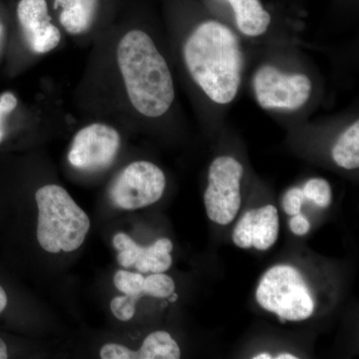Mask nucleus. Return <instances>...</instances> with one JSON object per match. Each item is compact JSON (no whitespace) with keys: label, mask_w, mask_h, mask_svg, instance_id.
<instances>
[{"label":"nucleus","mask_w":359,"mask_h":359,"mask_svg":"<svg viewBox=\"0 0 359 359\" xmlns=\"http://www.w3.org/2000/svg\"><path fill=\"white\" fill-rule=\"evenodd\" d=\"M184 60L194 81L215 103L226 105L237 96L244 55L240 39L218 21L201 23L186 40Z\"/></svg>","instance_id":"1"},{"label":"nucleus","mask_w":359,"mask_h":359,"mask_svg":"<svg viewBox=\"0 0 359 359\" xmlns=\"http://www.w3.org/2000/svg\"><path fill=\"white\" fill-rule=\"evenodd\" d=\"M117 61L127 95L135 109L146 117H161L175 99L173 77L152 39L131 30L118 44Z\"/></svg>","instance_id":"2"},{"label":"nucleus","mask_w":359,"mask_h":359,"mask_svg":"<svg viewBox=\"0 0 359 359\" xmlns=\"http://www.w3.org/2000/svg\"><path fill=\"white\" fill-rule=\"evenodd\" d=\"M39 207L37 241L51 254L79 249L90 230L86 212L62 187L46 185L35 194Z\"/></svg>","instance_id":"3"},{"label":"nucleus","mask_w":359,"mask_h":359,"mask_svg":"<svg viewBox=\"0 0 359 359\" xmlns=\"http://www.w3.org/2000/svg\"><path fill=\"white\" fill-rule=\"evenodd\" d=\"M257 301L282 320L302 321L311 318L314 302L302 273L294 266L278 264L266 271L257 289Z\"/></svg>","instance_id":"4"},{"label":"nucleus","mask_w":359,"mask_h":359,"mask_svg":"<svg viewBox=\"0 0 359 359\" xmlns=\"http://www.w3.org/2000/svg\"><path fill=\"white\" fill-rule=\"evenodd\" d=\"M243 175L244 168L235 158L221 156L212 161L204 202L208 217L214 223L226 226L237 216L242 205Z\"/></svg>","instance_id":"5"},{"label":"nucleus","mask_w":359,"mask_h":359,"mask_svg":"<svg viewBox=\"0 0 359 359\" xmlns=\"http://www.w3.org/2000/svg\"><path fill=\"white\" fill-rule=\"evenodd\" d=\"M166 188V178L159 167L147 161H137L124 168L111 186L110 199L127 211L157 203Z\"/></svg>","instance_id":"6"},{"label":"nucleus","mask_w":359,"mask_h":359,"mask_svg":"<svg viewBox=\"0 0 359 359\" xmlns=\"http://www.w3.org/2000/svg\"><path fill=\"white\" fill-rule=\"evenodd\" d=\"M257 103L266 110H297L311 93V82L304 74H287L271 65L257 69L254 80Z\"/></svg>","instance_id":"7"},{"label":"nucleus","mask_w":359,"mask_h":359,"mask_svg":"<svg viewBox=\"0 0 359 359\" xmlns=\"http://www.w3.org/2000/svg\"><path fill=\"white\" fill-rule=\"evenodd\" d=\"M120 144L121 137L117 130L109 125L94 123L75 135L68 152V161L81 171H101L114 162Z\"/></svg>","instance_id":"8"},{"label":"nucleus","mask_w":359,"mask_h":359,"mask_svg":"<svg viewBox=\"0 0 359 359\" xmlns=\"http://www.w3.org/2000/svg\"><path fill=\"white\" fill-rule=\"evenodd\" d=\"M113 245L118 250V263L123 268L134 266L140 273H165L171 268L173 243L169 238L156 241L149 247H141L124 233H116Z\"/></svg>","instance_id":"9"},{"label":"nucleus","mask_w":359,"mask_h":359,"mask_svg":"<svg viewBox=\"0 0 359 359\" xmlns=\"http://www.w3.org/2000/svg\"><path fill=\"white\" fill-rule=\"evenodd\" d=\"M16 14L30 50L43 54L58 46L60 30L51 22L46 0H20Z\"/></svg>","instance_id":"10"},{"label":"nucleus","mask_w":359,"mask_h":359,"mask_svg":"<svg viewBox=\"0 0 359 359\" xmlns=\"http://www.w3.org/2000/svg\"><path fill=\"white\" fill-rule=\"evenodd\" d=\"M278 230V210L271 205H264L245 212L233 230V241L242 249L254 247L264 252L276 244Z\"/></svg>","instance_id":"11"},{"label":"nucleus","mask_w":359,"mask_h":359,"mask_svg":"<svg viewBox=\"0 0 359 359\" xmlns=\"http://www.w3.org/2000/svg\"><path fill=\"white\" fill-rule=\"evenodd\" d=\"M102 359H178L181 351L172 335L164 330L152 332L144 339L138 351L117 344H107L101 348Z\"/></svg>","instance_id":"12"},{"label":"nucleus","mask_w":359,"mask_h":359,"mask_svg":"<svg viewBox=\"0 0 359 359\" xmlns=\"http://www.w3.org/2000/svg\"><path fill=\"white\" fill-rule=\"evenodd\" d=\"M59 22L71 35L88 32L96 20L99 0H52Z\"/></svg>","instance_id":"13"},{"label":"nucleus","mask_w":359,"mask_h":359,"mask_svg":"<svg viewBox=\"0 0 359 359\" xmlns=\"http://www.w3.org/2000/svg\"><path fill=\"white\" fill-rule=\"evenodd\" d=\"M233 7L238 30L250 37L263 35L271 25V15L259 0H226Z\"/></svg>","instance_id":"14"},{"label":"nucleus","mask_w":359,"mask_h":359,"mask_svg":"<svg viewBox=\"0 0 359 359\" xmlns=\"http://www.w3.org/2000/svg\"><path fill=\"white\" fill-rule=\"evenodd\" d=\"M332 158L337 166L346 170L359 167V122L356 120L337 139L332 148Z\"/></svg>","instance_id":"15"},{"label":"nucleus","mask_w":359,"mask_h":359,"mask_svg":"<svg viewBox=\"0 0 359 359\" xmlns=\"http://www.w3.org/2000/svg\"><path fill=\"white\" fill-rule=\"evenodd\" d=\"M113 282L116 289L124 294L134 295L139 299L144 297L145 278L141 273L120 269L115 273Z\"/></svg>","instance_id":"16"},{"label":"nucleus","mask_w":359,"mask_h":359,"mask_svg":"<svg viewBox=\"0 0 359 359\" xmlns=\"http://www.w3.org/2000/svg\"><path fill=\"white\" fill-rule=\"evenodd\" d=\"M304 198L320 208H327L332 200V188L325 179L309 180L302 189Z\"/></svg>","instance_id":"17"},{"label":"nucleus","mask_w":359,"mask_h":359,"mask_svg":"<svg viewBox=\"0 0 359 359\" xmlns=\"http://www.w3.org/2000/svg\"><path fill=\"white\" fill-rule=\"evenodd\" d=\"M175 292V283L173 278L164 273H152L145 278L144 282V295L157 297V299H167L171 297Z\"/></svg>","instance_id":"18"},{"label":"nucleus","mask_w":359,"mask_h":359,"mask_svg":"<svg viewBox=\"0 0 359 359\" xmlns=\"http://www.w3.org/2000/svg\"><path fill=\"white\" fill-rule=\"evenodd\" d=\"M139 299H140L139 297L129 294L115 297L110 304L113 316L117 320L121 321L131 320L133 318L135 311H136V304Z\"/></svg>","instance_id":"19"},{"label":"nucleus","mask_w":359,"mask_h":359,"mask_svg":"<svg viewBox=\"0 0 359 359\" xmlns=\"http://www.w3.org/2000/svg\"><path fill=\"white\" fill-rule=\"evenodd\" d=\"M306 199L302 193V189L292 188L285 193L283 200V211L290 216L299 214L302 210V205L304 200Z\"/></svg>","instance_id":"20"},{"label":"nucleus","mask_w":359,"mask_h":359,"mask_svg":"<svg viewBox=\"0 0 359 359\" xmlns=\"http://www.w3.org/2000/svg\"><path fill=\"white\" fill-rule=\"evenodd\" d=\"M18 106V99L11 92H4L0 96V144L4 138V121Z\"/></svg>","instance_id":"21"},{"label":"nucleus","mask_w":359,"mask_h":359,"mask_svg":"<svg viewBox=\"0 0 359 359\" xmlns=\"http://www.w3.org/2000/svg\"><path fill=\"white\" fill-rule=\"evenodd\" d=\"M292 217V218L290 221V231L297 236L306 235L309 231V229H311V224H309L308 219L302 216L301 212Z\"/></svg>","instance_id":"22"},{"label":"nucleus","mask_w":359,"mask_h":359,"mask_svg":"<svg viewBox=\"0 0 359 359\" xmlns=\"http://www.w3.org/2000/svg\"><path fill=\"white\" fill-rule=\"evenodd\" d=\"M7 302H8V299H7L6 290L0 285V313L6 309Z\"/></svg>","instance_id":"23"},{"label":"nucleus","mask_w":359,"mask_h":359,"mask_svg":"<svg viewBox=\"0 0 359 359\" xmlns=\"http://www.w3.org/2000/svg\"><path fill=\"white\" fill-rule=\"evenodd\" d=\"M8 358V351L6 342L0 339V359H6Z\"/></svg>","instance_id":"24"},{"label":"nucleus","mask_w":359,"mask_h":359,"mask_svg":"<svg viewBox=\"0 0 359 359\" xmlns=\"http://www.w3.org/2000/svg\"><path fill=\"white\" fill-rule=\"evenodd\" d=\"M297 356L292 355V354L290 353H283L280 354V355L276 356V359H297Z\"/></svg>","instance_id":"25"},{"label":"nucleus","mask_w":359,"mask_h":359,"mask_svg":"<svg viewBox=\"0 0 359 359\" xmlns=\"http://www.w3.org/2000/svg\"><path fill=\"white\" fill-rule=\"evenodd\" d=\"M254 359H271V356L269 353H261L259 355L254 356Z\"/></svg>","instance_id":"26"},{"label":"nucleus","mask_w":359,"mask_h":359,"mask_svg":"<svg viewBox=\"0 0 359 359\" xmlns=\"http://www.w3.org/2000/svg\"><path fill=\"white\" fill-rule=\"evenodd\" d=\"M172 295H173V297H171V299H170V302H176L177 301V294H175V292H174V294Z\"/></svg>","instance_id":"27"}]
</instances>
